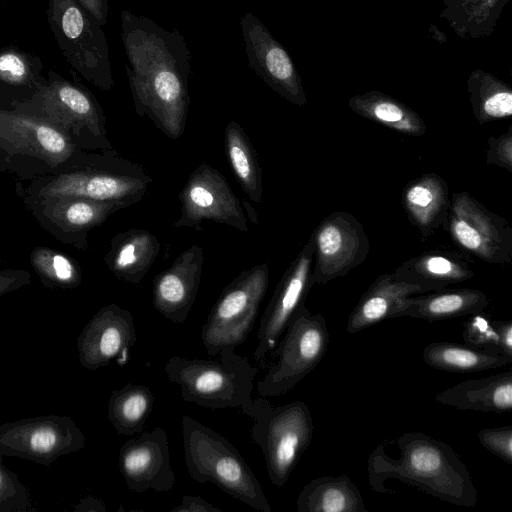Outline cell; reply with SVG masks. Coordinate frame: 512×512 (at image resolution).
Listing matches in <instances>:
<instances>
[{
	"mask_svg": "<svg viewBox=\"0 0 512 512\" xmlns=\"http://www.w3.org/2000/svg\"><path fill=\"white\" fill-rule=\"evenodd\" d=\"M152 178L141 165L120 156H104L85 170L62 174L41 190L49 198L80 197L129 207L145 195Z\"/></svg>",
	"mask_w": 512,
	"mask_h": 512,
	"instance_id": "cell-8",
	"label": "cell"
},
{
	"mask_svg": "<svg viewBox=\"0 0 512 512\" xmlns=\"http://www.w3.org/2000/svg\"><path fill=\"white\" fill-rule=\"evenodd\" d=\"M160 242L150 231L130 228L114 236L106 263L119 279L140 284L155 262Z\"/></svg>",
	"mask_w": 512,
	"mask_h": 512,
	"instance_id": "cell-23",
	"label": "cell"
},
{
	"mask_svg": "<svg viewBox=\"0 0 512 512\" xmlns=\"http://www.w3.org/2000/svg\"><path fill=\"white\" fill-rule=\"evenodd\" d=\"M488 305L489 299L481 290L443 288L416 297L410 296L402 317L435 322L482 312Z\"/></svg>",
	"mask_w": 512,
	"mask_h": 512,
	"instance_id": "cell-25",
	"label": "cell"
},
{
	"mask_svg": "<svg viewBox=\"0 0 512 512\" xmlns=\"http://www.w3.org/2000/svg\"><path fill=\"white\" fill-rule=\"evenodd\" d=\"M314 242V284L324 285L346 276L362 264L370 249L363 225L347 211L324 218L311 234Z\"/></svg>",
	"mask_w": 512,
	"mask_h": 512,
	"instance_id": "cell-12",
	"label": "cell"
},
{
	"mask_svg": "<svg viewBox=\"0 0 512 512\" xmlns=\"http://www.w3.org/2000/svg\"><path fill=\"white\" fill-rule=\"evenodd\" d=\"M435 401L460 410L511 412L512 371L459 382L438 392Z\"/></svg>",
	"mask_w": 512,
	"mask_h": 512,
	"instance_id": "cell-21",
	"label": "cell"
},
{
	"mask_svg": "<svg viewBox=\"0 0 512 512\" xmlns=\"http://www.w3.org/2000/svg\"><path fill=\"white\" fill-rule=\"evenodd\" d=\"M393 275L399 280L420 286L425 292H430L467 281L475 274L457 253L434 249L406 260L395 269Z\"/></svg>",
	"mask_w": 512,
	"mask_h": 512,
	"instance_id": "cell-22",
	"label": "cell"
},
{
	"mask_svg": "<svg viewBox=\"0 0 512 512\" xmlns=\"http://www.w3.org/2000/svg\"><path fill=\"white\" fill-rule=\"evenodd\" d=\"M154 402L149 387L128 383L112 391L107 404L108 420L118 434H138L143 432Z\"/></svg>",
	"mask_w": 512,
	"mask_h": 512,
	"instance_id": "cell-30",
	"label": "cell"
},
{
	"mask_svg": "<svg viewBox=\"0 0 512 512\" xmlns=\"http://www.w3.org/2000/svg\"><path fill=\"white\" fill-rule=\"evenodd\" d=\"M477 437L486 450L512 465V425L482 429Z\"/></svg>",
	"mask_w": 512,
	"mask_h": 512,
	"instance_id": "cell-36",
	"label": "cell"
},
{
	"mask_svg": "<svg viewBox=\"0 0 512 512\" xmlns=\"http://www.w3.org/2000/svg\"><path fill=\"white\" fill-rule=\"evenodd\" d=\"M329 341L325 318L302 305L274 349L277 360L258 381V393L262 397L287 393L317 367L327 352Z\"/></svg>",
	"mask_w": 512,
	"mask_h": 512,
	"instance_id": "cell-7",
	"label": "cell"
},
{
	"mask_svg": "<svg viewBox=\"0 0 512 512\" xmlns=\"http://www.w3.org/2000/svg\"><path fill=\"white\" fill-rule=\"evenodd\" d=\"M269 265L261 263L242 271L224 287L205 324L201 340L208 355L236 350L255 324L269 286Z\"/></svg>",
	"mask_w": 512,
	"mask_h": 512,
	"instance_id": "cell-6",
	"label": "cell"
},
{
	"mask_svg": "<svg viewBox=\"0 0 512 512\" xmlns=\"http://www.w3.org/2000/svg\"><path fill=\"white\" fill-rule=\"evenodd\" d=\"M31 261L37 273L50 286L73 288L81 282V275L76 265L54 250L37 248L32 254Z\"/></svg>",
	"mask_w": 512,
	"mask_h": 512,
	"instance_id": "cell-33",
	"label": "cell"
},
{
	"mask_svg": "<svg viewBox=\"0 0 512 512\" xmlns=\"http://www.w3.org/2000/svg\"><path fill=\"white\" fill-rule=\"evenodd\" d=\"M463 339L469 346L493 351V320L483 315L481 312L472 314L464 324Z\"/></svg>",
	"mask_w": 512,
	"mask_h": 512,
	"instance_id": "cell-35",
	"label": "cell"
},
{
	"mask_svg": "<svg viewBox=\"0 0 512 512\" xmlns=\"http://www.w3.org/2000/svg\"><path fill=\"white\" fill-rule=\"evenodd\" d=\"M468 91L473 115L480 124L511 117L512 91L505 83L481 72L471 75Z\"/></svg>",
	"mask_w": 512,
	"mask_h": 512,
	"instance_id": "cell-32",
	"label": "cell"
},
{
	"mask_svg": "<svg viewBox=\"0 0 512 512\" xmlns=\"http://www.w3.org/2000/svg\"><path fill=\"white\" fill-rule=\"evenodd\" d=\"M451 204L446 181L429 172L409 182L402 192V206L408 220L419 230L424 242L444 228Z\"/></svg>",
	"mask_w": 512,
	"mask_h": 512,
	"instance_id": "cell-20",
	"label": "cell"
},
{
	"mask_svg": "<svg viewBox=\"0 0 512 512\" xmlns=\"http://www.w3.org/2000/svg\"><path fill=\"white\" fill-rule=\"evenodd\" d=\"M425 291L385 273L377 277L351 311L346 330L357 333L387 319L402 317L408 298Z\"/></svg>",
	"mask_w": 512,
	"mask_h": 512,
	"instance_id": "cell-19",
	"label": "cell"
},
{
	"mask_svg": "<svg viewBox=\"0 0 512 512\" xmlns=\"http://www.w3.org/2000/svg\"><path fill=\"white\" fill-rule=\"evenodd\" d=\"M29 282V274L23 271H0V296Z\"/></svg>",
	"mask_w": 512,
	"mask_h": 512,
	"instance_id": "cell-41",
	"label": "cell"
},
{
	"mask_svg": "<svg viewBox=\"0 0 512 512\" xmlns=\"http://www.w3.org/2000/svg\"><path fill=\"white\" fill-rule=\"evenodd\" d=\"M182 437L185 464L193 480L211 482L257 511H272L255 474L228 439L188 415L182 418Z\"/></svg>",
	"mask_w": 512,
	"mask_h": 512,
	"instance_id": "cell-3",
	"label": "cell"
},
{
	"mask_svg": "<svg viewBox=\"0 0 512 512\" xmlns=\"http://www.w3.org/2000/svg\"><path fill=\"white\" fill-rule=\"evenodd\" d=\"M45 214L57 225L69 231H85L102 224L109 215L125 208L114 202L80 197H57Z\"/></svg>",
	"mask_w": 512,
	"mask_h": 512,
	"instance_id": "cell-31",
	"label": "cell"
},
{
	"mask_svg": "<svg viewBox=\"0 0 512 512\" xmlns=\"http://www.w3.org/2000/svg\"><path fill=\"white\" fill-rule=\"evenodd\" d=\"M348 105L359 116L397 132L411 136H422L427 132L426 124L417 112L378 91L356 95Z\"/></svg>",
	"mask_w": 512,
	"mask_h": 512,
	"instance_id": "cell-27",
	"label": "cell"
},
{
	"mask_svg": "<svg viewBox=\"0 0 512 512\" xmlns=\"http://www.w3.org/2000/svg\"><path fill=\"white\" fill-rule=\"evenodd\" d=\"M136 341L132 314L117 304H108L92 316L79 334V362L88 370L103 368L113 361L123 365Z\"/></svg>",
	"mask_w": 512,
	"mask_h": 512,
	"instance_id": "cell-15",
	"label": "cell"
},
{
	"mask_svg": "<svg viewBox=\"0 0 512 512\" xmlns=\"http://www.w3.org/2000/svg\"><path fill=\"white\" fill-rule=\"evenodd\" d=\"M41 100L44 110L58 122L86 128L98 138L105 136L101 110L82 89L66 82H53L43 90Z\"/></svg>",
	"mask_w": 512,
	"mask_h": 512,
	"instance_id": "cell-24",
	"label": "cell"
},
{
	"mask_svg": "<svg viewBox=\"0 0 512 512\" xmlns=\"http://www.w3.org/2000/svg\"><path fill=\"white\" fill-rule=\"evenodd\" d=\"M221 509L207 502L198 495H184L180 504L171 512H220Z\"/></svg>",
	"mask_w": 512,
	"mask_h": 512,
	"instance_id": "cell-40",
	"label": "cell"
},
{
	"mask_svg": "<svg viewBox=\"0 0 512 512\" xmlns=\"http://www.w3.org/2000/svg\"><path fill=\"white\" fill-rule=\"evenodd\" d=\"M203 264V248L193 244L154 277L152 303L167 320L178 324L186 321L197 297Z\"/></svg>",
	"mask_w": 512,
	"mask_h": 512,
	"instance_id": "cell-17",
	"label": "cell"
},
{
	"mask_svg": "<svg viewBox=\"0 0 512 512\" xmlns=\"http://www.w3.org/2000/svg\"><path fill=\"white\" fill-rule=\"evenodd\" d=\"M180 215L175 228L202 231L203 221H214L241 232L248 230L245 211L223 174L208 163H200L181 189Z\"/></svg>",
	"mask_w": 512,
	"mask_h": 512,
	"instance_id": "cell-11",
	"label": "cell"
},
{
	"mask_svg": "<svg viewBox=\"0 0 512 512\" xmlns=\"http://www.w3.org/2000/svg\"><path fill=\"white\" fill-rule=\"evenodd\" d=\"M423 360L431 368L447 372H479L511 362L497 352L454 342H432L423 349Z\"/></svg>",
	"mask_w": 512,
	"mask_h": 512,
	"instance_id": "cell-28",
	"label": "cell"
},
{
	"mask_svg": "<svg viewBox=\"0 0 512 512\" xmlns=\"http://www.w3.org/2000/svg\"><path fill=\"white\" fill-rule=\"evenodd\" d=\"M486 162L512 173V126L500 136L488 138Z\"/></svg>",
	"mask_w": 512,
	"mask_h": 512,
	"instance_id": "cell-37",
	"label": "cell"
},
{
	"mask_svg": "<svg viewBox=\"0 0 512 512\" xmlns=\"http://www.w3.org/2000/svg\"><path fill=\"white\" fill-rule=\"evenodd\" d=\"M298 512H367L362 494L346 474L321 476L300 491Z\"/></svg>",
	"mask_w": 512,
	"mask_h": 512,
	"instance_id": "cell-26",
	"label": "cell"
},
{
	"mask_svg": "<svg viewBox=\"0 0 512 512\" xmlns=\"http://www.w3.org/2000/svg\"><path fill=\"white\" fill-rule=\"evenodd\" d=\"M394 442L396 457L387 454L384 442L368 456V484L373 491L391 493L384 482L395 479L444 502L475 506L477 490L466 465L450 445L422 432H405Z\"/></svg>",
	"mask_w": 512,
	"mask_h": 512,
	"instance_id": "cell-2",
	"label": "cell"
},
{
	"mask_svg": "<svg viewBox=\"0 0 512 512\" xmlns=\"http://www.w3.org/2000/svg\"><path fill=\"white\" fill-rule=\"evenodd\" d=\"M314 242L307 243L288 266L264 310L257 332L256 361H262L276 348L289 322L314 285Z\"/></svg>",
	"mask_w": 512,
	"mask_h": 512,
	"instance_id": "cell-13",
	"label": "cell"
},
{
	"mask_svg": "<svg viewBox=\"0 0 512 512\" xmlns=\"http://www.w3.org/2000/svg\"><path fill=\"white\" fill-rule=\"evenodd\" d=\"M462 251L490 264L512 260V227L507 219L488 210L468 192L451 195L443 228Z\"/></svg>",
	"mask_w": 512,
	"mask_h": 512,
	"instance_id": "cell-9",
	"label": "cell"
},
{
	"mask_svg": "<svg viewBox=\"0 0 512 512\" xmlns=\"http://www.w3.org/2000/svg\"><path fill=\"white\" fill-rule=\"evenodd\" d=\"M118 467L130 491L171 490L176 478L165 430L156 427L127 440L120 448Z\"/></svg>",
	"mask_w": 512,
	"mask_h": 512,
	"instance_id": "cell-16",
	"label": "cell"
},
{
	"mask_svg": "<svg viewBox=\"0 0 512 512\" xmlns=\"http://www.w3.org/2000/svg\"><path fill=\"white\" fill-rule=\"evenodd\" d=\"M224 150L232 173L249 199L262 202V170L255 149L236 121H230L224 131Z\"/></svg>",
	"mask_w": 512,
	"mask_h": 512,
	"instance_id": "cell-29",
	"label": "cell"
},
{
	"mask_svg": "<svg viewBox=\"0 0 512 512\" xmlns=\"http://www.w3.org/2000/svg\"><path fill=\"white\" fill-rule=\"evenodd\" d=\"M240 409L252 419L251 438L264 455L270 481L282 488L312 441L314 424L308 406L300 400L273 406L256 398Z\"/></svg>",
	"mask_w": 512,
	"mask_h": 512,
	"instance_id": "cell-5",
	"label": "cell"
},
{
	"mask_svg": "<svg viewBox=\"0 0 512 512\" xmlns=\"http://www.w3.org/2000/svg\"><path fill=\"white\" fill-rule=\"evenodd\" d=\"M235 351L223 349L216 359L173 356L164 371L186 402L213 410L241 408L252 399L257 368Z\"/></svg>",
	"mask_w": 512,
	"mask_h": 512,
	"instance_id": "cell-4",
	"label": "cell"
},
{
	"mask_svg": "<svg viewBox=\"0 0 512 512\" xmlns=\"http://www.w3.org/2000/svg\"><path fill=\"white\" fill-rule=\"evenodd\" d=\"M94 17L99 25H104L108 15V0H78Z\"/></svg>",
	"mask_w": 512,
	"mask_h": 512,
	"instance_id": "cell-42",
	"label": "cell"
},
{
	"mask_svg": "<svg viewBox=\"0 0 512 512\" xmlns=\"http://www.w3.org/2000/svg\"><path fill=\"white\" fill-rule=\"evenodd\" d=\"M240 26L248 65L274 92L290 103H307L301 78L285 47L253 13L241 16Z\"/></svg>",
	"mask_w": 512,
	"mask_h": 512,
	"instance_id": "cell-14",
	"label": "cell"
},
{
	"mask_svg": "<svg viewBox=\"0 0 512 512\" xmlns=\"http://www.w3.org/2000/svg\"><path fill=\"white\" fill-rule=\"evenodd\" d=\"M493 351L512 359V322L510 320H493Z\"/></svg>",
	"mask_w": 512,
	"mask_h": 512,
	"instance_id": "cell-39",
	"label": "cell"
},
{
	"mask_svg": "<svg viewBox=\"0 0 512 512\" xmlns=\"http://www.w3.org/2000/svg\"><path fill=\"white\" fill-rule=\"evenodd\" d=\"M85 436L68 416L42 415L0 425V456L50 466L57 458L78 452Z\"/></svg>",
	"mask_w": 512,
	"mask_h": 512,
	"instance_id": "cell-10",
	"label": "cell"
},
{
	"mask_svg": "<svg viewBox=\"0 0 512 512\" xmlns=\"http://www.w3.org/2000/svg\"><path fill=\"white\" fill-rule=\"evenodd\" d=\"M0 139L50 165L63 163L74 151L71 139L56 126L10 112H0Z\"/></svg>",
	"mask_w": 512,
	"mask_h": 512,
	"instance_id": "cell-18",
	"label": "cell"
},
{
	"mask_svg": "<svg viewBox=\"0 0 512 512\" xmlns=\"http://www.w3.org/2000/svg\"><path fill=\"white\" fill-rule=\"evenodd\" d=\"M28 488L21 483L18 475L5 467L0 456V512H34Z\"/></svg>",
	"mask_w": 512,
	"mask_h": 512,
	"instance_id": "cell-34",
	"label": "cell"
},
{
	"mask_svg": "<svg viewBox=\"0 0 512 512\" xmlns=\"http://www.w3.org/2000/svg\"><path fill=\"white\" fill-rule=\"evenodd\" d=\"M29 76V65L26 59L16 52L0 54V80L22 84Z\"/></svg>",
	"mask_w": 512,
	"mask_h": 512,
	"instance_id": "cell-38",
	"label": "cell"
},
{
	"mask_svg": "<svg viewBox=\"0 0 512 512\" xmlns=\"http://www.w3.org/2000/svg\"><path fill=\"white\" fill-rule=\"evenodd\" d=\"M74 511L105 512L104 503L91 495L82 498L74 507Z\"/></svg>",
	"mask_w": 512,
	"mask_h": 512,
	"instance_id": "cell-43",
	"label": "cell"
},
{
	"mask_svg": "<svg viewBox=\"0 0 512 512\" xmlns=\"http://www.w3.org/2000/svg\"><path fill=\"white\" fill-rule=\"evenodd\" d=\"M128 83L139 117L149 118L169 139H179L189 105L191 52L181 32L166 30L144 15L121 12Z\"/></svg>",
	"mask_w": 512,
	"mask_h": 512,
	"instance_id": "cell-1",
	"label": "cell"
}]
</instances>
